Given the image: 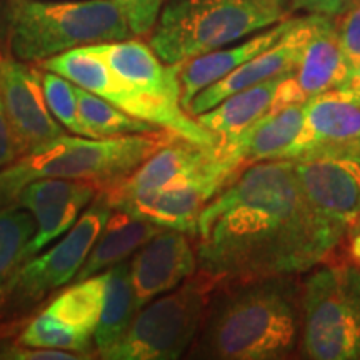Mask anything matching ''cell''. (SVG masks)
Segmentation results:
<instances>
[{"mask_svg": "<svg viewBox=\"0 0 360 360\" xmlns=\"http://www.w3.org/2000/svg\"><path fill=\"white\" fill-rule=\"evenodd\" d=\"M195 236L200 270L227 282L309 272L339 245L309 205L289 159L242 170L204 207Z\"/></svg>", "mask_w": 360, "mask_h": 360, "instance_id": "obj_1", "label": "cell"}, {"mask_svg": "<svg viewBox=\"0 0 360 360\" xmlns=\"http://www.w3.org/2000/svg\"><path fill=\"white\" fill-rule=\"evenodd\" d=\"M302 332V283L294 276L225 282L207 309L193 357L281 360Z\"/></svg>", "mask_w": 360, "mask_h": 360, "instance_id": "obj_2", "label": "cell"}, {"mask_svg": "<svg viewBox=\"0 0 360 360\" xmlns=\"http://www.w3.org/2000/svg\"><path fill=\"white\" fill-rule=\"evenodd\" d=\"M177 137L169 130L92 139L60 135L0 170V209L12 205L22 188L37 179L119 182Z\"/></svg>", "mask_w": 360, "mask_h": 360, "instance_id": "obj_3", "label": "cell"}, {"mask_svg": "<svg viewBox=\"0 0 360 360\" xmlns=\"http://www.w3.org/2000/svg\"><path fill=\"white\" fill-rule=\"evenodd\" d=\"M7 27L12 56L24 62H44L70 49L132 34L114 0H12Z\"/></svg>", "mask_w": 360, "mask_h": 360, "instance_id": "obj_4", "label": "cell"}, {"mask_svg": "<svg viewBox=\"0 0 360 360\" xmlns=\"http://www.w3.org/2000/svg\"><path fill=\"white\" fill-rule=\"evenodd\" d=\"M287 17L285 0H169L162 6L148 44L165 64H180Z\"/></svg>", "mask_w": 360, "mask_h": 360, "instance_id": "obj_5", "label": "cell"}, {"mask_svg": "<svg viewBox=\"0 0 360 360\" xmlns=\"http://www.w3.org/2000/svg\"><path fill=\"white\" fill-rule=\"evenodd\" d=\"M222 277L193 274L174 290L157 297L135 314L125 335L101 357L109 360H175L199 335Z\"/></svg>", "mask_w": 360, "mask_h": 360, "instance_id": "obj_6", "label": "cell"}, {"mask_svg": "<svg viewBox=\"0 0 360 360\" xmlns=\"http://www.w3.org/2000/svg\"><path fill=\"white\" fill-rule=\"evenodd\" d=\"M299 345L312 360L360 359V267L330 264L305 278Z\"/></svg>", "mask_w": 360, "mask_h": 360, "instance_id": "obj_7", "label": "cell"}, {"mask_svg": "<svg viewBox=\"0 0 360 360\" xmlns=\"http://www.w3.org/2000/svg\"><path fill=\"white\" fill-rule=\"evenodd\" d=\"M112 210L114 209L107 195L98 197L92 207L80 215L65 237L37 257L25 260L8 292L7 307L27 309L40 302L52 290L74 281L105 227Z\"/></svg>", "mask_w": 360, "mask_h": 360, "instance_id": "obj_8", "label": "cell"}, {"mask_svg": "<svg viewBox=\"0 0 360 360\" xmlns=\"http://www.w3.org/2000/svg\"><path fill=\"white\" fill-rule=\"evenodd\" d=\"M292 162L309 205L340 244L360 215V150L322 152Z\"/></svg>", "mask_w": 360, "mask_h": 360, "instance_id": "obj_9", "label": "cell"}, {"mask_svg": "<svg viewBox=\"0 0 360 360\" xmlns=\"http://www.w3.org/2000/svg\"><path fill=\"white\" fill-rule=\"evenodd\" d=\"M0 98L20 157L65 134L45 102L42 75L24 60L0 58Z\"/></svg>", "mask_w": 360, "mask_h": 360, "instance_id": "obj_10", "label": "cell"}, {"mask_svg": "<svg viewBox=\"0 0 360 360\" xmlns=\"http://www.w3.org/2000/svg\"><path fill=\"white\" fill-rule=\"evenodd\" d=\"M350 67L349 58L342 51L334 17L317 15L302 57L295 69L282 77L270 110L299 105L337 89L349 75Z\"/></svg>", "mask_w": 360, "mask_h": 360, "instance_id": "obj_11", "label": "cell"}, {"mask_svg": "<svg viewBox=\"0 0 360 360\" xmlns=\"http://www.w3.org/2000/svg\"><path fill=\"white\" fill-rule=\"evenodd\" d=\"M315 20H317V15L314 13L297 19L294 27L276 44L197 94L188 105V114L197 117L238 90L267 82L270 79L282 77V75H289L302 57L305 45L314 32Z\"/></svg>", "mask_w": 360, "mask_h": 360, "instance_id": "obj_12", "label": "cell"}, {"mask_svg": "<svg viewBox=\"0 0 360 360\" xmlns=\"http://www.w3.org/2000/svg\"><path fill=\"white\" fill-rule=\"evenodd\" d=\"M337 150H360V103L334 89L304 103L302 127L281 159Z\"/></svg>", "mask_w": 360, "mask_h": 360, "instance_id": "obj_13", "label": "cell"}, {"mask_svg": "<svg viewBox=\"0 0 360 360\" xmlns=\"http://www.w3.org/2000/svg\"><path fill=\"white\" fill-rule=\"evenodd\" d=\"M137 312L157 297L174 290L197 270V252L186 232L162 229L135 252L129 264Z\"/></svg>", "mask_w": 360, "mask_h": 360, "instance_id": "obj_14", "label": "cell"}, {"mask_svg": "<svg viewBox=\"0 0 360 360\" xmlns=\"http://www.w3.org/2000/svg\"><path fill=\"white\" fill-rule=\"evenodd\" d=\"M225 186L227 184L219 179H193L129 197L110 205L112 209L125 210L159 227L195 236L200 212Z\"/></svg>", "mask_w": 360, "mask_h": 360, "instance_id": "obj_15", "label": "cell"}, {"mask_svg": "<svg viewBox=\"0 0 360 360\" xmlns=\"http://www.w3.org/2000/svg\"><path fill=\"white\" fill-rule=\"evenodd\" d=\"M297 19L287 17L269 29L260 30L259 34L252 35L244 42L222 47L217 51L202 53L186 62H180L179 80H180V103L184 109H188L191 102L197 94L217 82L237 67L245 64L247 60L259 56L270 45H274L278 39H282L294 27Z\"/></svg>", "mask_w": 360, "mask_h": 360, "instance_id": "obj_16", "label": "cell"}, {"mask_svg": "<svg viewBox=\"0 0 360 360\" xmlns=\"http://www.w3.org/2000/svg\"><path fill=\"white\" fill-rule=\"evenodd\" d=\"M304 122V103L270 110L231 142H220L238 172L260 162L281 159Z\"/></svg>", "mask_w": 360, "mask_h": 360, "instance_id": "obj_17", "label": "cell"}, {"mask_svg": "<svg viewBox=\"0 0 360 360\" xmlns=\"http://www.w3.org/2000/svg\"><path fill=\"white\" fill-rule=\"evenodd\" d=\"M162 229L164 227L135 217L125 210L114 209L74 281H84L96 274L105 272L115 264L124 262L142 245H146L152 237H155Z\"/></svg>", "mask_w": 360, "mask_h": 360, "instance_id": "obj_18", "label": "cell"}, {"mask_svg": "<svg viewBox=\"0 0 360 360\" xmlns=\"http://www.w3.org/2000/svg\"><path fill=\"white\" fill-rule=\"evenodd\" d=\"M282 77L238 90L195 119L220 142H231L270 110Z\"/></svg>", "mask_w": 360, "mask_h": 360, "instance_id": "obj_19", "label": "cell"}, {"mask_svg": "<svg viewBox=\"0 0 360 360\" xmlns=\"http://www.w3.org/2000/svg\"><path fill=\"white\" fill-rule=\"evenodd\" d=\"M107 278L109 270L75 282V285L69 287L56 300H52L44 312L70 328L84 340L94 344V334L103 307Z\"/></svg>", "mask_w": 360, "mask_h": 360, "instance_id": "obj_20", "label": "cell"}, {"mask_svg": "<svg viewBox=\"0 0 360 360\" xmlns=\"http://www.w3.org/2000/svg\"><path fill=\"white\" fill-rule=\"evenodd\" d=\"M107 270H109V278H107L105 285L103 307L101 321H98L96 334H94V347L101 355L122 339L137 314L129 262L124 260Z\"/></svg>", "mask_w": 360, "mask_h": 360, "instance_id": "obj_21", "label": "cell"}, {"mask_svg": "<svg viewBox=\"0 0 360 360\" xmlns=\"http://www.w3.org/2000/svg\"><path fill=\"white\" fill-rule=\"evenodd\" d=\"M35 232L32 214L17 207L0 209V309L6 305L8 292L25 260L29 242Z\"/></svg>", "mask_w": 360, "mask_h": 360, "instance_id": "obj_22", "label": "cell"}, {"mask_svg": "<svg viewBox=\"0 0 360 360\" xmlns=\"http://www.w3.org/2000/svg\"><path fill=\"white\" fill-rule=\"evenodd\" d=\"M75 94H77L80 119H82L84 125L87 127L90 137L103 139L117 137V135L147 134L164 130L125 114L124 110H120L114 103L103 101L102 97L82 87H77V85H75Z\"/></svg>", "mask_w": 360, "mask_h": 360, "instance_id": "obj_23", "label": "cell"}, {"mask_svg": "<svg viewBox=\"0 0 360 360\" xmlns=\"http://www.w3.org/2000/svg\"><path fill=\"white\" fill-rule=\"evenodd\" d=\"M96 193L97 192H85L80 193V195L56 200L52 204L32 210L30 214H32L37 229H35L34 236L29 242V257L39 254L51 242L57 240L58 237L69 232L74 227V224L77 222L84 207L94 200Z\"/></svg>", "mask_w": 360, "mask_h": 360, "instance_id": "obj_24", "label": "cell"}, {"mask_svg": "<svg viewBox=\"0 0 360 360\" xmlns=\"http://www.w3.org/2000/svg\"><path fill=\"white\" fill-rule=\"evenodd\" d=\"M42 87L45 102H47L49 110L56 117V120L62 127L70 130L72 134L90 137L87 127H85L79 114L77 94H75V85L62 77V75L49 72L42 75ZM94 139V137H92Z\"/></svg>", "mask_w": 360, "mask_h": 360, "instance_id": "obj_25", "label": "cell"}, {"mask_svg": "<svg viewBox=\"0 0 360 360\" xmlns=\"http://www.w3.org/2000/svg\"><path fill=\"white\" fill-rule=\"evenodd\" d=\"M334 25L350 65L360 64V0H349L344 11L334 17Z\"/></svg>", "mask_w": 360, "mask_h": 360, "instance_id": "obj_26", "label": "cell"}, {"mask_svg": "<svg viewBox=\"0 0 360 360\" xmlns=\"http://www.w3.org/2000/svg\"><path fill=\"white\" fill-rule=\"evenodd\" d=\"M127 19L130 30L135 35L152 32L164 0H114Z\"/></svg>", "mask_w": 360, "mask_h": 360, "instance_id": "obj_27", "label": "cell"}, {"mask_svg": "<svg viewBox=\"0 0 360 360\" xmlns=\"http://www.w3.org/2000/svg\"><path fill=\"white\" fill-rule=\"evenodd\" d=\"M2 359H13V360H77L87 359L89 355H82L79 352H69V350L60 349H42V347H12L0 352Z\"/></svg>", "mask_w": 360, "mask_h": 360, "instance_id": "obj_28", "label": "cell"}, {"mask_svg": "<svg viewBox=\"0 0 360 360\" xmlns=\"http://www.w3.org/2000/svg\"><path fill=\"white\" fill-rule=\"evenodd\" d=\"M20 157V150L17 147L12 127L8 124L6 109H4L2 98H0V170L11 165L13 160Z\"/></svg>", "mask_w": 360, "mask_h": 360, "instance_id": "obj_29", "label": "cell"}, {"mask_svg": "<svg viewBox=\"0 0 360 360\" xmlns=\"http://www.w3.org/2000/svg\"><path fill=\"white\" fill-rule=\"evenodd\" d=\"M349 0H289V12H307L314 15L335 17Z\"/></svg>", "mask_w": 360, "mask_h": 360, "instance_id": "obj_30", "label": "cell"}, {"mask_svg": "<svg viewBox=\"0 0 360 360\" xmlns=\"http://www.w3.org/2000/svg\"><path fill=\"white\" fill-rule=\"evenodd\" d=\"M347 238V247H345V255H347L349 264H354L360 267V215L354 220L345 232Z\"/></svg>", "mask_w": 360, "mask_h": 360, "instance_id": "obj_31", "label": "cell"}, {"mask_svg": "<svg viewBox=\"0 0 360 360\" xmlns=\"http://www.w3.org/2000/svg\"><path fill=\"white\" fill-rule=\"evenodd\" d=\"M335 90H339L342 96L350 101L360 103V64L350 67L349 75Z\"/></svg>", "mask_w": 360, "mask_h": 360, "instance_id": "obj_32", "label": "cell"}]
</instances>
